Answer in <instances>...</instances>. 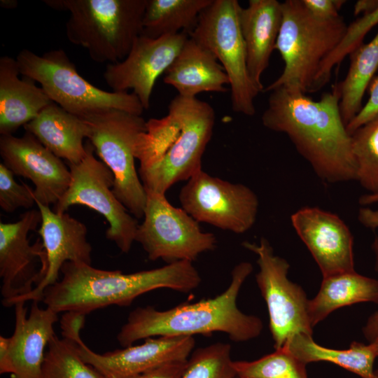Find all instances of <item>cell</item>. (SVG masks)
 Listing matches in <instances>:
<instances>
[{
    "instance_id": "1f68e13d",
    "label": "cell",
    "mask_w": 378,
    "mask_h": 378,
    "mask_svg": "<svg viewBox=\"0 0 378 378\" xmlns=\"http://www.w3.org/2000/svg\"><path fill=\"white\" fill-rule=\"evenodd\" d=\"M377 24L378 8L347 25L340 42L321 63L310 92L319 90L330 80L332 69L363 43L365 35Z\"/></svg>"
},
{
    "instance_id": "ac0fdd59",
    "label": "cell",
    "mask_w": 378,
    "mask_h": 378,
    "mask_svg": "<svg viewBox=\"0 0 378 378\" xmlns=\"http://www.w3.org/2000/svg\"><path fill=\"white\" fill-rule=\"evenodd\" d=\"M3 164L34 185L36 202L55 205L69 188L71 172L64 162L28 132L20 137L1 135Z\"/></svg>"
},
{
    "instance_id": "5b68a950",
    "label": "cell",
    "mask_w": 378,
    "mask_h": 378,
    "mask_svg": "<svg viewBox=\"0 0 378 378\" xmlns=\"http://www.w3.org/2000/svg\"><path fill=\"white\" fill-rule=\"evenodd\" d=\"M53 10L69 13L66 35L97 62L123 60L142 31L147 0H44Z\"/></svg>"
},
{
    "instance_id": "e0dca14e",
    "label": "cell",
    "mask_w": 378,
    "mask_h": 378,
    "mask_svg": "<svg viewBox=\"0 0 378 378\" xmlns=\"http://www.w3.org/2000/svg\"><path fill=\"white\" fill-rule=\"evenodd\" d=\"M25 302L15 308V328L10 337L0 336V373L12 378H41L45 349L55 335L57 313L32 302L27 316Z\"/></svg>"
},
{
    "instance_id": "8d00e7d4",
    "label": "cell",
    "mask_w": 378,
    "mask_h": 378,
    "mask_svg": "<svg viewBox=\"0 0 378 378\" xmlns=\"http://www.w3.org/2000/svg\"><path fill=\"white\" fill-rule=\"evenodd\" d=\"M187 360L165 363L142 373L125 378H181Z\"/></svg>"
},
{
    "instance_id": "ee69618b",
    "label": "cell",
    "mask_w": 378,
    "mask_h": 378,
    "mask_svg": "<svg viewBox=\"0 0 378 378\" xmlns=\"http://www.w3.org/2000/svg\"><path fill=\"white\" fill-rule=\"evenodd\" d=\"M372 378H378V369L374 370Z\"/></svg>"
},
{
    "instance_id": "3957f363",
    "label": "cell",
    "mask_w": 378,
    "mask_h": 378,
    "mask_svg": "<svg viewBox=\"0 0 378 378\" xmlns=\"http://www.w3.org/2000/svg\"><path fill=\"white\" fill-rule=\"evenodd\" d=\"M61 273L62 278L45 290L41 300L57 314L86 315L110 305L129 306L141 295L162 288L188 293L202 281L192 262L186 260L129 274L67 262Z\"/></svg>"
},
{
    "instance_id": "d590c367",
    "label": "cell",
    "mask_w": 378,
    "mask_h": 378,
    "mask_svg": "<svg viewBox=\"0 0 378 378\" xmlns=\"http://www.w3.org/2000/svg\"><path fill=\"white\" fill-rule=\"evenodd\" d=\"M304 6L315 17L330 20L340 16L339 10L346 3L344 0H302Z\"/></svg>"
},
{
    "instance_id": "2e32d148",
    "label": "cell",
    "mask_w": 378,
    "mask_h": 378,
    "mask_svg": "<svg viewBox=\"0 0 378 378\" xmlns=\"http://www.w3.org/2000/svg\"><path fill=\"white\" fill-rule=\"evenodd\" d=\"M62 335L74 343L81 359L102 378H125L167 363L187 360L195 344L194 337L163 336L147 338L141 344L98 354L83 342L80 332Z\"/></svg>"
},
{
    "instance_id": "8992f818",
    "label": "cell",
    "mask_w": 378,
    "mask_h": 378,
    "mask_svg": "<svg viewBox=\"0 0 378 378\" xmlns=\"http://www.w3.org/2000/svg\"><path fill=\"white\" fill-rule=\"evenodd\" d=\"M281 7L282 22L275 49L284 68L262 92L291 87L306 94L311 92L321 63L340 42L347 25L341 15L330 20L314 16L302 0H286Z\"/></svg>"
},
{
    "instance_id": "b9f144b4",
    "label": "cell",
    "mask_w": 378,
    "mask_h": 378,
    "mask_svg": "<svg viewBox=\"0 0 378 378\" xmlns=\"http://www.w3.org/2000/svg\"><path fill=\"white\" fill-rule=\"evenodd\" d=\"M0 5L7 9L15 8L18 5V1L15 0H1Z\"/></svg>"
},
{
    "instance_id": "4dcf8cb0",
    "label": "cell",
    "mask_w": 378,
    "mask_h": 378,
    "mask_svg": "<svg viewBox=\"0 0 378 378\" xmlns=\"http://www.w3.org/2000/svg\"><path fill=\"white\" fill-rule=\"evenodd\" d=\"M306 365L284 348L251 361H233L241 378H308Z\"/></svg>"
},
{
    "instance_id": "f35d334b",
    "label": "cell",
    "mask_w": 378,
    "mask_h": 378,
    "mask_svg": "<svg viewBox=\"0 0 378 378\" xmlns=\"http://www.w3.org/2000/svg\"><path fill=\"white\" fill-rule=\"evenodd\" d=\"M358 220L367 228H378V209H372L367 206L360 208L358 212Z\"/></svg>"
},
{
    "instance_id": "9c48e42d",
    "label": "cell",
    "mask_w": 378,
    "mask_h": 378,
    "mask_svg": "<svg viewBox=\"0 0 378 378\" xmlns=\"http://www.w3.org/2000/svg\"><path fill=\"white\" fill-rule=\"evenodd\" d=\"M237 0H214L200 15L189 36L211 50L227 74L232 110L252 116L254 99L261 92L251 80L241 34Z\"/></svg>"
},
{
    "instance_id": "f6af8a7d",
    "label": "cell",
    "mask_w": 378,
    "mask_h": 378,
    "mask_svg": "<svg viewBox=\"0 0 378 378\" xmlns=\"http://www.w3.org/2000/svg\"><path fill=\"white\" fill-rule=\"evenodd\" d=\"M236 378H241V377H237H237H236Z\"/></svg>"
},
{
    "instance_id": "9a60e30c",
    "label": "cell",
    "mask_w": 378,
    "mask_h": 378,
    "mask_svg": "<svg viewBox=\"0 0 378 378\" xmlns=\"http://www.w3.org/2000/svg\"><path fill=\"white\" fill-rule=\"evenodd\" d=\"M188 36L186 32L157 38L139 36L123 60L106 66L105 82L113 92L132 90L148 110L157 79L172 64Z\"/></svg>"
},
{
    "instance_id": "cb8c5ba5",
    "label": "cell",
    "mask_w": 378,
    "mask_h": 378,
    "mask_svg": "<svg viewBox=\"0 0 378 378\" xmlns=\"http://www.w3.org/2000/svg\"><path fill=\"white\" fill-rule=\"evenodd\" d=\"M24 128L69 164L80 162L86 155L83 140L89 136V126L82 118L54 102L43 108Z\"/></svg>"
},
{
    "instance_id": "52a82bcc",
    "label": "cell",
    "mask_w": 378,
    "mask_h": 378,
    "mask_svg": "<svg viewBox=\"0 0 378 378\" xmlns=\"http://www.w3.org/2000/svg\"><path fill=\"white\" fill-rule=\"evenodd\" d=\"M16 59L22 76L34 80L52 102L76 115L105 108L140 115L144 111L133 92L103 90L85 80L62 49L42 55L23 49Z\"/></svg>"
},
{
    "instance_id": "7402d4cb",
    "label": "cell",
    "mask_w": 378,
    "mask_h": 378,
    "mask_svg": "<svg viewBox=\"0 0 378 378\" xmlns=\"http://www.w3.org/2000/svg\"><path fill=\"white\" fill-rule=\"evenodd\" d=\"M163 81L178 95L195 98L207 92H225L229 78L214 53L188 36L177 57L164 73Z\"/></svg>"
},
{
    "instance_id": "7a4b0ae2",
    "label": "cell",
    "mask_w": 378,
    "mask_h": 378,
    "mask_svg": "<svg viewBox=\"0 0 378 378\" xmlns=\"http://www.w3.org/2000/svg\"><path fill=\"white\" fill-rule=\"evenodd\" d=\"M215 120L208 102L177 95L170 102L167 115L146 121L135 149L146 190L165 194L176 183L188 181L202 170Z\"/></svg>"
},
{
    "instance_id": "f1b7e54d",
    "label": "cell",
    "mask_w": 378,
    "mask_h": 378,
    "mask_svg": "<svg viewBox=\"0 0 378 378\" xmlns=\"http://www.w3.org/2000/svg\"><path fill=\"white\" fill-rule=\"evenodd\" d=\"M356 181L369 193L378 192V115L351 134Z\"/></svg>"
},
{
    "instance_id": "4316f807",
    "label": "cell",
    "mask_w": 378,
    "mask_h": 378,
    "mask_svg": "<svg viewBox=\"0 0 378 378\" xmlns=\"http://www.w3.org/2000/svg\"><path fill=\"white\" fill-rule=\"evenodd\" d=\"M214 0H147L141 35L157 38L196 27L202 13Z\"/></svg>"
},
{
    "instance_id": "836d02e7",
    "label": "cell",
    "mask_w": 378,
    "mask_h": 378,
    "mask_svg": "<svg viewBox=\"0 0 378 378\" xmlns=\"http://www.w3.org/2000/svg\"><path fill=\"white\" fill-rule=\"evenodd\" d=\"M14 174L0 163V206L12 213L19 208L29 209L36 204L34 189L25 183L19 184Z\"/></svg>"
},
{
    "instance_id": "5bb4252c",
    "label": "cell",
    "mask_w": 378,
    "mask_h": 378,
    "mask_svg": "<svg viewBox=\"0 0 378 378\" xmlns=\"http://www.w3.org/2000/svg\"><path fill=\"white\" fill-rule=\"evenodd\" d=\"M41 216L38 230L46 253V264L40 270L41 281L27 294L16 297L3 305L42 300L45 290L59 280L63 265L67 262L91 265L92 248L87 239L85 225L67 213L58 214L50 206L36 202Z\"/></svg>"
},
{
    "instance_id": "74e56055",
    "label": "cell",
    "mask_w": 378,
    "mask_h": 378,
    "mask_svg": "<svg viewBox=\"0 0 378 378\" xmlns=\"http://www.w3.org/2000/svg\"><path fill=\"white\" fill-rule=\"evenodd\" d=\"M372 249L375 258V270L378 273V237H375L372 244ZM365 337L372 342L378 338V312L374 313L368 320L363 329Z\"/></svg>"
},
{
    "instance_id": "83f0119b",
    "label": "cell",
    "mask_w": 378,
    "mask_h": 378,
    "mask_svg": "<svg viewBox=\"0 0 378 378\" xmlns=\"http://www.w3.org/2000/svg\"><path fill=\"white\" fill-rule=\"evenodd\" d=\"M349 57L347 74L338 83L340 110L346 126L362 108L363 95L378 69V31L370 42L362 43Z\"/></svg>"
},
{
    "instance_id": "4fadbf2b",
    "label": "cell",
    "mask_w": 378,
    "mask_h": 378,
    "mask_svg": "<svg viewBox=\"0 0 378 378\" xmlns=\"http://www.w3.org/2000/svg\"><path fill=\"white\" fill-rule=\"evenodd\" d=\"M181 208L197 222L243 234L255 223L259 200L249 187L209 175L202 169L179 192Z\"/></svg>"
},
{
    "instance_id": "ab89813d",
    "label": "cell",
    "mask_w": 378,
    "mask_h": 378,
    "mask_svg": "<svg viewBox=\"0 0 378 378\" xmlns=\"http://www.w3.org/2000/svg\"><path fill=\"white\" fill-rule=\"evenodd\" d=\"M378 8V0H359L354 5V15L369 13Z\"/></svg>"
},
{
    "instance_id": "7c38bea8",
    "label": "cell",
    "mask_w": 378,
    "mask_h": 378,
    "mask_svg": "<svg viewBox=\"0 0 378 378\" xmlns=\"http://www.w3.org/2000/svg\"><path fill=\"white\" fill-rule=\"evenodd\" d=\"M241 245L258 256L255 281L267 307L274 349L283 348L297 334L312 335L307 314L309 299L300 286L288 279L287 260L275 255L264 237L258 244L244 241Z\"/></svg>"
},
{
    "instance_id": "8fae6325",
    "label": "cell",
    "mask_w": 378,
    "mask_h": 378,
    "mask_svg": "<svg viewBox=\"0 0 378 378\" xmlns=\"http://www.w3.org/2000/svg\"><path fill=\"white\" fill-rule=\"evenodd\" d=\"M85 147V158L78 163L69 164V188L53 211L64 214L71 206L82 205L97 211L108 223L106 238L127 253L135 241L138 222L113 193L114 176L111 171L95 158L90 141Z\"/></svg>"
},
{
    "instance_id": "ba28073f",
    "label": "cell",
    "mask_w": 378,
    "mask_h": 378,
    "mask_svg": "<svg viewBox=\"0 0 378 378\" xmlns=\"http://www.w3.org/2000/svg\"><path fill=\"white\" fill-rule=\"evenodd\" d=\"M90 127L89 141L114 176L113 191L136 218L144 217L146 191L135 167L138 139L146 130L140 115L105 108L81 116Z\"/></svg>"
},
{
    "instance_id": "60d3db41",
    "label": "cell",
    "mask_w": 378,
    "mask_h": 378,
    "mask_svg": "<svg viewBox=\"0 0 378 378\" xmlns=\"http://www.w3.org/2000/svg\"><path fill=\"white\" fill-rule=\"evenodd\" d=\"M358 203L363 206L378 203V192L363 195L359 197Z\"/></svg>"
},
{
    "instance_id": "d4e9b609",
    "label": "cell",
    "mask_w": 378,
    "mask_h": 378,
    "mask_svg": "<svg viewBox=\"0 0 378 378\" xmlns=\"http://www.w3.org/2000/svg\"><path fill=\"white\" fill-rule=\"evenodd\" d=\"M368 302L378 303V279L356 271L323 277L318 293L308 302L309 323L314 328L339 308Z\"/></svg>"
},
{
    "instance_id": "f546056e",
    "label": "cell",
    "mask_w": 378,
    "mask_h": 378,
    "mask_svg": "<svg viewBox=\"0 0 378 378\" xmlns=\"http://www.w3.org/2000/svg\"><path fill=\"white\" fill-rule=\"evenodd\" d=\"M41 378H102L80 357L74 343L68 339H50L42 366Z\"/></svg>"
},
{
    "instance_id": "6da1fadb",
    "label": "cell",
    "mask_w": 378,
    "mask_h": 378,
    "mask_svg": "<svg viewBox=\"0 0 378 378\" xmlns=\"http://www.w3.org/2000/svg\"><path fill=\"white\" fill-rule=\"evenodd\" d=\"M270 92L261 117L264 127L286 134L323 181L356 180L351 136L340 113L338 83L318 101L295 88L280 87Z\"/></svg>"
},
{
    "instance_id": "44dd1931",
    "label": "cell",
    "mask_w": 378,
    "mask_h": 378,
    "mask_svg": "<svg viewBox=\"0 0 378 378\" xmlns=\"http://www.w3.org/2000/svg\"><path fill=\"white\" fill-rule=\"evenodd\" d=\"M282 16L281 3L276 0H249L239 11L248 74L261 92L265 88L261 76L275 49Z\"/></svg>"
},
{
    "instance_id": "d6986e66",
    "label": "cell",
    "mask_w": 378,
    "mask_h": 378,
    "mask_svg": "<svg viewBox=\"0 0 378 378\" xmlns=\"http://www.w3.org/2000/svg\"><path fill=\"white\" fill-rule=\"evenodd\" d=\"M38 209L23 213L14 223H0V277L2 304L27 294L40 281L35 262L46 264V253L39 240L30 245L28 234L41 224Z\"/></svg>"
},
{
    "instance_id": "ffe728a7",
    "label": "cell",
    "mask_w": 378,
    "mask_h": 378,
    "mask_svg": "<svg viewBox=\"0 0 378 378\" xmlns=\"http://www.w3.org/2000/svg\"><path fill=\"white\" fill-rule=\"evenodd\" d=\"M290 220L323 277L355 271L353 236L337 215L306 206L293 214Z\"/></svg>"
},
{
    "instance_id": "d6a6232c",
    "label": "cell",
    "mask_w": 378,
    "mask_h": 378,
    "mask_svg": "<svg viewBox=\"0 0 378 378\" xmlns=\"http://www.w3.org/2000/svg\"><path fill=\"white\" fill-rule=\"evenodd\" d=\"M229 344L217 342L193 351L181 378H236Z\"/></svg>"
},
{
    "instance_id": "603a6c76",
    "label": "cell",
    "mask_w": 378,
    "mask_h": 378,
    "mask_svg": "<svg viewBox=\"0 0 378 378\" xmlns=\"http://www.w3.org/2000/svg\"><path fill=\"white\" fill-rule=\"evenodd\" d=\"M20 74L16 58H0V134H13L52 103L32 78ZM21 75V74H20Z\"/></svg>"
},
{
    "instance_id": "30bf717a",
    "label": "cell",
    "mask_w": 378,
    "mask_h": 378,
    "mask_svg": "<svg viewBox=\"0 0 378 378\" xmlns=\"http://www.w3.org/2000/svg\"><path fill=\"white\" fill-rule=\"evenodd\" d=\"M146 191L144 220L138 225L135 241L148 259L192 262L200 254L216 248V236L203 232L199 222L182 208L171 204L165 194Z\"/></svg>"
},
{
    "instance_id": "484cf974",
    "label": "cell",
    "mask_w": 378,
    "mask_h": 378,
    "mask_svg": "<svg viewBox=\"0 0 378 378\" xmlns=\"http://www.w3.org/2000/svg\"><path fill=\"white\" fill-rule=\"evenodd\" d=\"M305 365L318 361L335 364L361 378H372L378 356L371 344L353 342L347 349H334L316 344L312 335L300 333L283 347Z\"/></svg>"
},
{
    "instance_id": "e575fe53",
    "label": "cell",
    "mask_w": 378,
    "mask_h": 378,
    "mask_svg": "<svg viewBox=\"0 0 378 378\" xmlns=\"http://www.w3.org/2000/svg\"><path fill=\"white\" fill-rule=\"evenodd\" d=\"M368 90L369 98L367 102L346 126L349 134L378 115V75L372 78L368 85Z\"/></svg>"
},
{
    "instance_id": "277c9868",
    "label": "cell",
    "mask_w": 378,
    "mask_h": 378,
    "mask_svg": "<svg viewBox=\"0 0 378 378\" xmlns=\"http://www.w3.org/2000/svg\"><path fill=\"white\" fill-rule=\"evenodd\" d=\"M252 271L249 262L236 265L228 287L213 298L181 304L164 311L151 306L136 308L117 335L119 344L126 347L154 336L193 337L215 332L226 334L235 342L258 337L263 329L261 319L242 312L237 305L240 289Z\"/></svg>"
},
{
    "instance_id": "7bdbcfd3",
    "label": "cell",
    "mask_w": 378,
    "mask_h": 378,
    "mask_svg": "<svg viewBox=\"0 0 378 378\" xmlns=\"http://www.w3.org/2000/svg\"><path fill=\"white\" fill-rule=\"evenodd\" d=\"M372 344L374 348L377 355L378 356V338L374 340L372 342L370 343Z\"/></svg>"
}]
</instances>
